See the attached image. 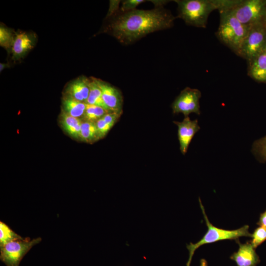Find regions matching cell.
<instances>
[{
    "label": "cell",
    "instance_id": "18",
    "mask_svg": "<svg viewBox=\"0 0 266 266\" xmlns=\"http://www.w3.org/2000/svg\"><path fill=\"white\" fill-rule=\"evenodd\" d=\"M90 79V92L86 103L102 107L111 112L108 109L103 101L102 92L96 80V78L91 77Z\"/></svg>",
    "mask_w": 266,
    "mask_h": 266
},
{
    "label": "cell",
    "instance_id": "2",
    "mask_svg": "<svg viewBox=\"0 0 266 266\" xmlns=\"http://www.w3.org/2000/svg\"><path fill=\"white\" fill-rule=\"evenodd\" d=\"M220 13V23L216 33L218 39L238 56L249 27L240 23L228 11Z\"/></svg>",
    "mask_w": 266,
    "mask_h": 266
},
{
    "label": "cell",
    "instance_id": "29",
    "mask_svg": "<svg viewBox=\"0 0 266 266\" xmlns=\"http://www.w3.org/2000/svg\"><path fill=\"white\" fill-rule=\"evenodd\" d=\"M10 64L8 63L0 64V72H1L4 69L9 67Z\"/></svg>",
    "mask_w": 266,
    "mask_h": 266
},
{
    "label": "cell",
    "instance_id": "9",
    "mask_svg": "<svg viewBox=\"0 0 266 266\" xmlns=\"http://www.w3.org/2000/svg\"><path fill=\"white\" fill-rule=\"evenodd\" d=\"M37 40V36L33 32H16L11 52L12 59L15 62L21 60L34 47Z\"/></svg>",
    "mask_w": 266,
    "mask_h": 266
},
{
    "label": "cell",
    "instance_id": "7",
    "mask_svg": "<svg viewBox=\"0 0 266 266\" xmlns=\"http://www.w3.org/2000/svg\"><path fill=\"white\" fill-rule=\"evenodd\" d=\"M42 239L37 237L31 240L29 237L12 241L0 247V260L6 266H19L23 257Z\"/></svg>",
    "mask_w": 266,
    "mask_h": 266
},
{
    "label": "cell",
    "instance_id": "12",
    "mask_svg": "<svg viewBox=\"0 0 266 266\" xmlns=\"http://www.w3.org/2000/svg\"><path fill=\"white\" fill-rule=\"evenodd\" d=\"M235 242L239 248L230 256V259L235 262L237 266H257L260 259L249 241L242 243L237 239Z\"/></svg>",
    "mask_w": 266,
    "mask_h": 266
},
{
    "label": "cell",
    "instance_id": "20",
    "mask_svg": "<svg viewBox=\"0 0 266 266\" xmlns=\"http://www.w3.org/2000/svg\"><path fill=\"white\" fill-rule=\"evenodd\" d=\"M109 112L102 107L86 104V108L82 120L96 123Z\"/></svg>",
    "mask_w": 266,
    "mask_h": 266
},
{
    "label": "cell",
    "instance_id": "5",
    "mask_svg": "<svg viewBox=\"0 0 266 266\" xmlns=\"http://www.w3.org/2000/svg\"><path fill=\"white\" fill-rule=\"evenodd\" d=\"M227 11L248 27L266 23V0H235Z\"/></svg>",
    "mask_w": 266,
    "mask_h": 266
},
{
    "label": "cell",
    "instance_id": "4",
    "mask_svg": "<svg viewBox=\"0 0 266 266\" xmlns=\"http://www.w3.org/2000/svg\"><path fill=\"white\" fill-rule=\"evenodd\" d=\"M178 17L186 24L205 28L210 13L217 10L214 0H175Z\"/></svg>",
    "mask_w": 266,
    "mask_h": 266
},
{
    "label": "cell",
    "instance_id": "24",
    "mask_svg": "<svg viewBox=\"0 0 266 266\" xmlns=\"http://www.w3.org/2000/svg\"><path fill=\"white\" fill-rule=\"evenodd\" d=\"M100 139L104 137L112 127L103 118L100 119L96 123Z\"/></svg>",
    "mask_w": 266,
    "mask_h": 266
},
{
    "label": "cell",
    "instance_id": "13",
    "mask_svg": "<svg viewBox=\"0 0 266 266\" xmlns=\"http://www.w3.org/2000/svg\"><path fill=\"white\" fill-rule=\"evenodd\" d=\"M90 79L80 76L69 82L66 86L64 94L86 103L90 92Z\"/></svg>",
    "mask_w": 266,
    "mask_h": 266
},
{
    "label": "cell",
    "instance_id": "14",
    "mask_svg": "<svg viewBox=\"0 0 266 266\" xmlns=\"http://www.w3.org/2000/svg\"><path fill=\"white\" fill-rule=\"evenodd\" d=\"M247 63L248 75L256 82L266 84V49Z\"/></svg>",
    "mask_w": 266,
    "mask_h": 266
},
{
    "label": "cell",
    "instance_id": "26",
    "mask_svg": "<svg viewBox=\"0 0 266 266\" xmlns=\"http://www.w3.org/2000/svg\"><path fill=\"white\" fill-rule=\"evenodd\" d=\"M120 0H110V6L107 13V17L110 18L115 15L119 12V5Z\"/></svg>",
    "mask_w": 266,
    "mask_h": 266
},
{
    "label": "cell",
    "instance_id": "3",
    "mask_svg": "<svg viewBox=\"0 0 266 266\" xmlns=\"http://www.w3.org/2000/svg\"><path fill=\"white\" fill-rule=\"evenodd\" d=\"M199 202L207 227V231L199 241L195 243L191 242L186 245V247L189 251V258L186 266H190L195 251L203 245L224 240H236L241 237H251V233L249 231L248 225H244L238 229L233 230H225L215 227L210 222L200 198H199Z\"/></svg>",
    "mask_w": 266,
    "mask_h": 266
},
{
    "label": "cell",
    "instance_id": "23",
    "mask_svg": "<svg viewBox=\"0 0 266 266\" xmlns=\"http://www.w3.org/2000/svg\"><path fill=\"white\" fill-rule=\"evenodd\" d=\"M251 237L252 239L249 242L256 249L266 240V228L262 226L257 228L251 234Z\"/></svg>",
    "mask_w": 266,
    "mask_h": 266
},
{
    "label": "cell",
    "instance_id": "8",
    "mask_svg": "<svg viewBox=\"0 0 266 266\" xmlns=\"http://www.w3.org/2000/svg\"><path fill=\"white\" fill-rule=\"evenodd\" d=\"M200 91L194 88L186 87L182 90L171 104L174 114L182 113L184 117L191 113L200 114Z\"/></svg>",
    "mask_w": 266,
    "mask_h": 266
},
{
    "label": "cell",
    "instance_id": "6",
    "mask_svg": "<svg viewBox=\"0 0 266 266\" xmlns=\"http://www.w3.org/2000/svg\"><path fill=\"white\" fill-rule=\"evenodd\" d=\"M266 49V23L249 27L238 56L249 62Z\"/></svg>",
    "mask_w": 266,
    "mask_h": 266
},
{
    "label": "cell",
    "instance_id": "27",
    "mask_svg": "<svg viewBox=\"0 0 266 266\" xmlns=\"http://www.w3.org/2000/svg\"><path fill=\"white\" fill-rule=\"evenodd\" d=\"M257 225L266 228V210L260 214Z\"/></svg>",
    "mask_w": 266,
    "mask_h": 266
},
{
    "label": "cell",
    "instance_id": "28",
    "mask_svg": "<svg viewBox=\"0 0 266 266\" xmlns=\"http://www.w3.org/2000/svg\"><path fill=\"white\" fill-rule=\"evenodd\" d=\"M155 5V7H163L168 2V0H150Z\"/></svg>",
    "mask_w": 266,
    "mask_h": 266
},
{
    "label": "cell",
    "instance_id": "19",
    "mask_svg": "<svg viewBox=\"0 0 266 266\" xmlns=\"http://www.w3.org/2000/svg\"><path fill=\"white\" fill-rule=\"evenodd\" d=\"M16 32L1 23L0 26V45L11 53Z\"/></svg>",
    "mask_w": 266,
    "mask_h": 266
},
{
    "label": "cell",
    "instance_id": "16",
    "mask_svg": "<svg viewBox=\"0 0 266 266\" xmlns=\"http://www.w3.org/2000/svg\"><path fill=\"white\" fill-rule=\"evenodd\" d=\"M87 103L78 101L63 94L61 110L67 114L82 119L86 108Z\"/></svg>",
    "mask_w": 266,
    "mask_h": 266
},
{
    "label": "cell",
    "instance_id": "30",
    "mask_svg": "<svg viewBox=\"0 0 266 266\" xmlns=\"http://www.w3.org/2000/svg\"><path fill=\"white\" fill-rule=\"evenodd\" d=\"M200 266H207V263L206 261L204 259H201L200 261Z\"/></svg>",
    "mask_w": 266,
    "mask_h": 266
},
{
    "label": "cell",
    "instance_id": "15",
    "mask_svg": "<svg viewBox=\"0 0 266 266\" xmlns=\"http://www.w3.org/2000/svg\"><path fill=\"white\" fill-rule=\"evenodd\" d=\"M59 122L61 128L68 136L81 141L82 119L72 117L61 110Z\"/></svg>",
    "mask_w": 266,
    "mask_h": 266
},
{
    "label": "cell",
    "instance_id": "22",
    "mask_svg": "<svg viewBox=\"0 0 266 266\" xmlns=\"http://www.w3.org/2000/svg\"><path fill=\"white\" fill-rule=\"evenodd\" d=\"M24 238L12 231L5 223L0 221V247L12 241Z\"/></svg>",
    "mask_w": 266,
    "mask_h": 266
},
{
    "label": "cell",
    "instance_id": "11",
    "mask_svg": "<svg viewBox=\"0 0 266 266\" xmlns=\"http://www.w3.org/2000/svg\"><path fill=\"white\" fill-rule=\"evenodd\" d=\"M102 95L103 101L108 109L113 112L122 114L123 99L121 91L110 83L96 78Z\"/></svg>",
    "mask_w": 266,
    "mask_h": 266
},
{
    "label": "cell",
    "instance_id": "10",
    "mask_svg": "<svg viewBox=\"0 0 266 266\" xmlns=\"http://www.w3.org/2000/svg\"><path fill=\"white\" fill-rule=\"evenodd\" d=\"M177 127V135L180 150L185 155L195 134L200 130L197 119L191 120L189 116L185 117L181 122L174 121Z\"/></svg>",
    "mask_w": 266,
    "mask_h": 266
},
{
    "label": "cell",
    "instance_id": "1",
    "mask_svg": "<svg viewBox=\"0 0 266 266\" xmlns=\"http://www.w3.org/2000/svg\"><path fill=\"white\" fill-rule=\"evenodd\" d=\"M109 18L104 32L113 36L121 43L128 45L150 33L171 28L175 17L163 7L126 12L119 10Z\"/></svg>",
    "mask_w": 266,
    "mask_h": 266
},
{
    "label": "cell",
    "instance_id": "25",
    "mask_svg": "<svg viewBox=\"0 0 266 266\" xmlns=\"http://www.w3.org/2000/svg\"><path fill=\"white\" fill-rule=\"evenodd\" d=\"M144 0H126L122 2L120 11L126 12L136 9L135 8L140 4L145 2Z\"/></svg>",
    "mask_w": 266,
    "mask_h": 266
},
{
    "label": "cell",
    "instance_id": "21",
    "mask_svg": "<svg viewBox=\"0 0 266 266\" xmlns=\"http://www.w3.org/2000/svg\"><path fill=\"white\" fill-rule=\"evenodd\" d=\"M251 152L259 162H266V135L254 141L252 145Z\"/></svg>",
    "mask_w": 266,
    "mask_h": 266
},
{
    "label": "cell",
    "instance_id": "17",
    "mask_svg": "<svg viewBox=\"0 0 266 266\" xmlns=\"http://www.w3.org/2000/svg\"><path fill=\"white\" fill-rule=\"evenodd\" d=\"M100 139L96 123L82 120L81 128V141L92 144Z\"/></svg>",
    "mask_w": 266,
    "mask_h": 266
}]
</instances>
